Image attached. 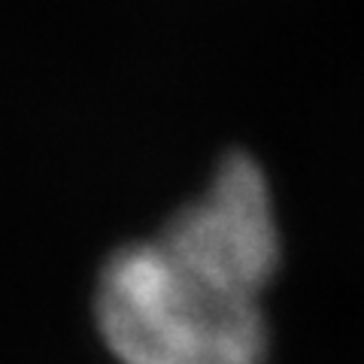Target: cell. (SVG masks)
<instances>
[{
    "label": "cell",
    "instance_id": "6da1fadb",
    "mask_svg": "<svg viewBox=\"0 0 364 364\" xmlns=\"http://www.w3.org/2000/svg\"><path fill=\"white\" fill-rule=\"evenodd\" d=\"M270 267L261 191L219 176L149 243L119 249L97 286V325L122 364H258L255 294Z\"/></svg>",
    "mask_w": 364,
    "mask_h": 364
}]
</instances>
